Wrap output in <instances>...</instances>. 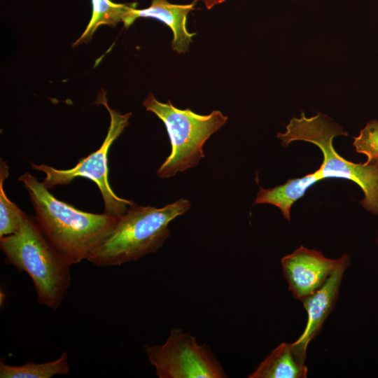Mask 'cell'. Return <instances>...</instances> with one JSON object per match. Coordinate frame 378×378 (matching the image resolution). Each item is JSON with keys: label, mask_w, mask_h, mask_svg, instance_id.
Returning <instances> with one entry per match:
<instances>
[{"label": "cell", "mask_w": 378, "mask_h": 378, "mask_svg": "<svg viewBox=\"0 0 378 378\" xmlns=\"http://www.w3.org/2000/svg\"><path fill=\"white\" fill-rule=\"evenodd\" d=\"M18 180L28 192L39 227L71 265L88 260L117 222L104 212L83 211L61 201L28 172Z\"/></svg>", "instance_id": "obj_1"}, {"label": "cell", "mask_w": 378, "mask_h": 378, "mask_svg": "<svg viewBox=\"0 0 378 378\" xmlns=\"http://www.w3.org/2000/svg\"><path fill=\"white\" fill-rule=\"evenodd\" d=\"M190 206L183 199L162 208L133 202L88 260L100 267L118 266L155 253L169 236V223Z\"/></svg>", "instance_id": "obj_2"}, {"label": "cell", "mask_w": 378, "mask_h": 378, "mask_svg": "<svg viewBox=\"0 0 378 378\" xmlns=\"http://www.w3.org/2000/svg\"><path fill=\"white\" fill-rule=\"evenodd\" d=\"M6 260L32 280L38 303L56 309L71 282L70 263L43 232L36 219L26 216L13 234L0 238Z\"/></svg>", "instance_id": "obj_3"}, {"label": "cell", "mask_w": 378, "mask_h": 378, "mask_svg": "<svg viewBox=\"0 0 378 378\" xmlns=\"http://www.w3.org/2000/svg\"><path fill=\"white\" fill-rule=\"evenodd\" d=\"M347 136L342 127L321 113L307 118L303 112L293 118L284 133H278L281 145L288 146L295 141H303L318 146L323 160L317 172L323 179L344 178L356 183L363 191L360 204L368 211L378 215V162L354 163L339 155L332 144L337 136Z\"/></svg>", "instance_id": "obj_4"}, {"label": "cell", "mask_w": 378, "mask_h": 378, "mask_svg": "<svg viewBox=\"0 0 378 378\" xmlns=\"http://www.w3.org/2000/svg\"><path fill=\"white\" fill-rule=\"evenodd\" d=\"M143 106L164 122L170 139L171 153L156 172L160 178L172 177L197 165L204 157L206 141L227 120L220 111L200 115L190 108H178L170 101L160 102L151 93Z\"/></svg>", "instance_id": "obj_5"}, {"label": "cell", "mask_w": 378, "mask_h": 378, "mask_svg": "<svg viewBox=\"0 0 378 378\" xmlns=\"http://www.w3.org/2000/svg\"><path fill=\"white\" fill-rule=\"evenodd\" d=\"M97 102L103 104L109 113L111 120L106 136L99 149L82 158L73 168L59 169L45 164H36L31 162V168L43 172L46 174L43 184L49 189L56 186L69 184L74 178L83 177L93 181L102 194L104 205V213L119 218L134 202L121 198L113 191L108 181V154L110 147L121 134L128 125L131 113L120 114L111 109L102 93Z\"/></svg>", "instance_id": "obj_6"}, {"label": "cell", "mask_w": 378, "mask_h": 378, "mask_svg": "<svg viewBox=\"0 0 378 378\" xmlns=\"http://www.w3.org/2000/svg\"><path fill=\"white\" fill-rule=\"evenodd\" d=\"M145 352L160 378H223L226 375L214 356L195 337L181 329L171 330L162 345Z\"/></svg>", "instance_id": "obj_7"}, {"label": "cell", "mask_w": 378, "mask_h": 378, "mask_svg": "<svg viewBox=\"0 0 378 378\" xmlns=\"http://www.w3.org/2000/svg\"><path fill=\"white\" fill-rule=\"evenodd\" d=\"M349 264L350 258L347 254L339 258L326 281L301 301L307 314V321L302 335L292 343L293 351L301 362L304 363L309 342L318 334L335 308L344 274Z\"/></svg>", "instance_id": "obj_8"}, {"label": "cell", "mask_w": 378, "mask_h": 378, "mask_svg": "<svg viewBox=\"0 0 378 378\" xmlns=\"http://www.w3.org/2000/svg\"><path fill=\"white\" fill-rule=\"evenodd\" d=\"M284 276L293 297L302 301L314 293L328 279L337 259L303 246L281 258Z\"/></svg>", "instance_id": "obj_9"}, {"label": "cell", "mask_w": 378, "mask_h": 378, "mask_svg": "<svg viewBox=\"0 0 378 378\" xmlns=\"http://www.w3.org/2000/svg\"><path fill=\"white\" fill-rule=\"evenodd\" d=\"M196 2L190 4H174L167 0H151L150 6L144 9L135 8L130 14V24L139 18H152L167 25L173 32L172 48L178 53L188 51L195 33L186 28L187 16Z\"/></svg>", "instance_id": "obj_10"}, {"label": "cell", "mask_w": 378, "mask_h": 378, "mask_svg": "<svg viewBox=\"0 0 378 378\" xmlns=\"http://www.w3.org/2000/svg\"><path fill=\"white\" fill-rule=\"evenodd\" d=\"M321 180L316 170L300 178L288 179L285 183L272 188H260L254 204L274 205L281 210L284 217L289 221L292 205L304 195L309 188Z\"/></svg>", "instance_id": "obj_11"}, {"label": "cell", "mask_w": 378, "mask_h": 378, "mask_svg": "<svg viewBox=\"0 0 378 378\" xmlns=\"http://www.w3.org/2000/svg\"><path fill=\"white\" fill-rule=\"evenodd\" d=\"M308 369L295 356L292 343H281L260 363L250 378H305Z\"/></svg>", "instance_id": "obj_12"}, {"label": "cell", "mask_w": 378, "mask_h": 378, "mask_svg": "<svg viewBox=\"0 0 378 378\" xmlns=\"http://www.w3.org/2000/svg\"><path fill=\"white\" fill-rule=\"evenodd\" d=\"M91 1L92 6L91 18L85 29L73 46L88 43L97 28L102 25L115 26L121 22L125 27H129L131 12L136 6V4H119L111 0H91Z\"/></svg>", "instance_id": "obj_13"}, {"label": "cell", "mask_w": 378, "mask_h": 378, "mask_svg": "<svg viewBox=\"0 0 378 378\" xmlns=\"http://www.w3.org/2000/svg\"><path fill=\"white\" fill-rule=\"evenodd\" d=\"M69 372L67 353L56 360L42 363L28 362L22 365H9L0 362L1 378H50L57 374H66Z\"/></svg>", "instance_id": "obj_14"}, {"label": "cell", "mask_w": 378, "mask_h": 378, "mask_svg": "<svg viewBox=\"0 0 378 378\" xmlns=\"http://www.w3.org/2000/svg\"><path fill=\"white\" fill-rule=\"evenodd\" d=\"M8 176V167L0 162V238L15 232L27 214L10 200L4 188V180Z\"/></svg>", "instance_id": "obj_15"}, {"label": "cell", "mask_w": 378, "mask_h": 378, "mask_svg": "<svg viewBox=\"0 0 378 378\" xmlns=\"http://www.w3.org/2000/svg\"><path fill=\"white\" fill-rule=\"evenodd\" d=\"M356 151L365 155L366 162H378V121L371 120L354 137Z\"/></svg>", "instance_id": "obj_16"}, {"label": "cell", "mask_w": 378, "mask_h": 378, "mask_svg": "<svg viewBox=\"0 0 378 378\" xmlns=\"http://www.w3.org/2000/svg\"><path fill=\"white\" fill-rule=\"evenodd\" d=\"M197 1H203L206 8L211 9L214 6L223 3L225 0H195L194 1L197 2Z\"/></svg>", "instance_id": "obj_17"}, {"label": "cell", "mask_w": 378, "mask_h": 378, "mask_svg": "<svg viewBox=\"0 0 378 378\" xmlns=\"http://www.w3.org/2000/svg\"><path fill=\"white\" fill-rule=\"evenodd\" d=\"M377 241H378V239H377Z\"/></svg>", "instance_id": "obj_18"}]
</instances>
